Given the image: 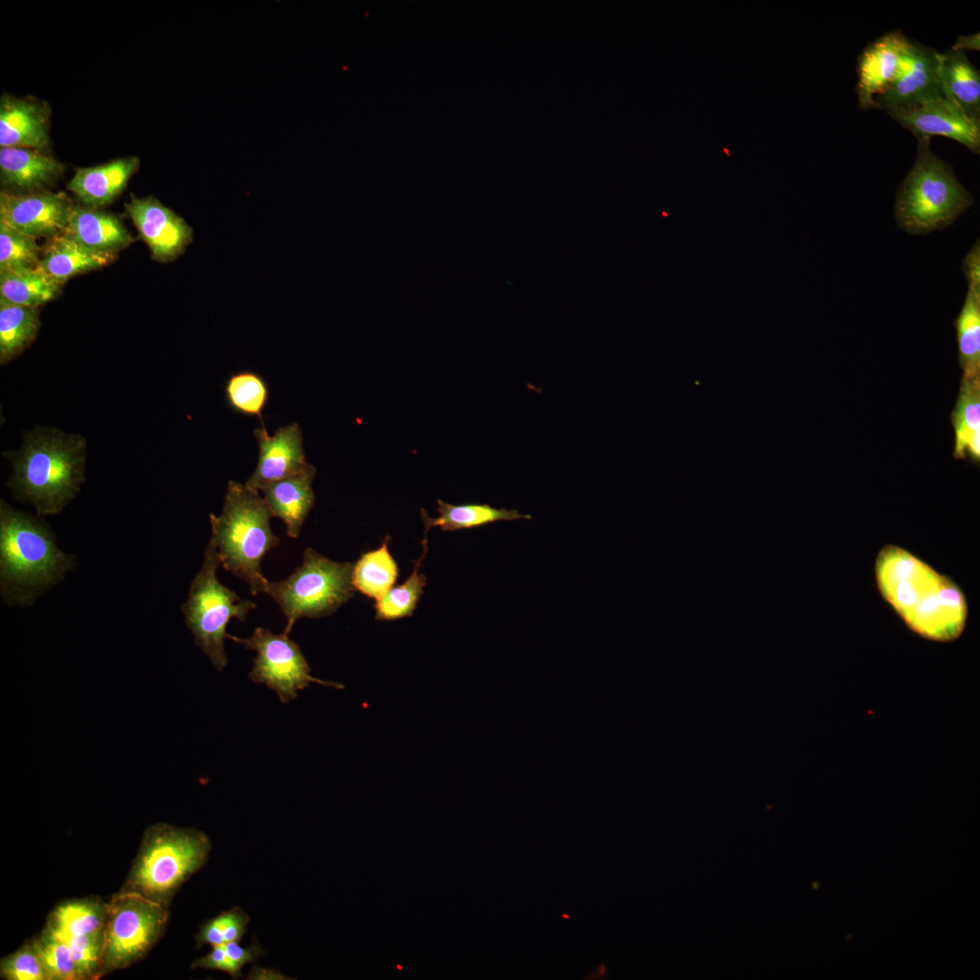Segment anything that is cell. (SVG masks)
Wrapping results in <instances>:
<instances>
[{
  "label": "cell",
  "instance_id": "8fae6325",
  "mask_svg": "<svg viewBox=\"0 0 980 980\" xmlns=\"http://www.w3.org/2000/svg\"><path fill=\"white\" fill-rule=\"evenodd\" d=\"M73 208L64 192L0 193V222L34 239L63 234Z\"/></svg>",
  "mask_w": 980,
  "mask_h": 980
},
{
  "label": "cell",
  "instance_id": "484cf974",
  "mask_svg": "<svg viewBox=\"0 0 980 980\" xmlns=\"http://www.w3.org/2000/svg\"><path fill=\"white\" fill-rule=\"evenodd\" d=\"M438 515L430 517L424 509L421 516L425 529L439 527L443 531H456L487 525L497 521L529 520L530 514L519 513L516 509L495 508L487 504L452 505L442 500L437 501Z\"/></svg>",
  "mask_w": 980,
  "mask_h": 980
},
{
  "label": "cell",
  "instance_id": "ab89813d",
  "mask_svg": "<svg viewBox=\"0 0 980 980\" xmlns=\"http://www.w3.org/2000/svg\"><path fill=\"white\" fill-rule=\"evenodd\" d=\"M979 36H980L979 33L973 34H970V35H960V36H958L956 38V42L952 46L951 49L956 50V51H963V52H965V50H977L978 51L980 49L979 48L980 47V38H979Z\"/></svg>",
  "mask_w": 980,
  "mask_h": 980
},
{
  "label": "cell",
  "instance_id": "ac0fdd59",
  "mask_svg": "<svg viewBox=\"0 0 980 980\" xmlns=\"http://www.w3.org/2000/svg\"><path fill=\"white\" fill-rule=\"evenodd\" d=\"M962 270L968 282L964 305L955 320L958 342L959 365L963 377L980 373V248L979 241L964 259Z\"/></svg>",
  "mask_w": 980,
  "mask_h": 980
},
{
  "label": "cell",
  "instance_id": "3957f363",
  "mask_svg": "<svg viewBox=\"0 0 980 980\" xmlns=\"http://www.w3.org/2000/svg\"><path fill=\"white\" fill-rule=\"evenodd\" d=\"M74 565V556L58 548L44 521L1 501L0 587L6 603H32Z\"/></svg>",
  "mask_w": 980,
  "mask_h": 980
},
{
  "label": "cell",
  "instance_id": "8d00e7d4",
  "mask_svg": "<svg viewBox=\"0 0 980 980\" xmlns=\"http://www.w3.org/2000/svg\"><path fill=\"white\" fill-rule=\"evenodd\" d=\"M5 975L14 980H42L48 978L35 948H24L10 956L2 967Z\"/></svg>",
  "mask_w": 980,
  "mask_h": 980
},
{
  "label": "cell",
  "instance_id": "5bb4252c",
  "mask_svg": "<svg viewBox=\"0 0 980 980\" xmlns=\"http://www.w3.org/2000/svg\"><path fill=\"white\" fill-rule=\"evenodd\" d=\"M938 55L933 48L911 41L898 74L876 98V108L887 112L945 97Z\"/></svg>",
  "mask_w": 980,
  "mask_h": 980
},
{
  "label": "cell",
  "instance_id": "74e56055",
  "mask_svg": "<svg viewBox=\"0 0 980 980\" xmlns=\"http://www.w3.org/2000/svg\"><path fill=\"white\" fill-rule=\"evenodd\" d=\"M226 954L230 960L233 978H239L241 974L240 970L242 966L254 961L259 956L264 954L259 946H252L250 947H241L238 942H229L223 944Z\"/></svg>",
  "mask_w": 980,
  "mask_h": 980
},
{
  "label": "cell",
  "instance_id": "d590c367",
  "mask_svg": "<svg viewBox=\"0 0 980 980\" xmlns=\"http://www.w3.org/2000/svg\"><path fill=\"white\" fill-rule=\"evenodd\" d=\"M63 940L70 949L81 976L91 975L102 959V933L88 935H64L48 930Z\"/></svg>",
  "mask_w": 980,
  "mask_h": 980
},
{
  "label": "cell",
  "instance_id": "60d3db41",
  "mask_svg": "<svg viewBox=\"0 0 980 980\" xmlns=\"http://www.w3.org/2000/svg\"><path fill=\"white\" fill-rule=\"evenodd\" d=\"M250 978L252 979H287V977H282L284 975H282L281 973L278 971L260 967L253 968V971L252 973H250Z\"/></svg>",
  "mask_w": 980,
  "mask_h": 980
},
{
  "label": "cell",
  "instance_id": "d6a6232c",
  "mask_svg": "<svg viewBox=\"0 0 980 980\" xmlns=\"http://www.w3.org/2000/svg\"><path fill=\"white\" fill-rule=\"evenodd\" d=\"M103 926V916L95 905L72 902L54 911L49 930L64 935H88L101 933Z\"/></svg>",
  "mask_w": 980,
  "mask_h": 980
},
{
  "label": "cell",
  "instance_id": "4dcf8cb0",
  "mask_svg": "<svg viewBox=\"0 0 980 980\" xmlns=\"http://www.w3.org/2000/svg\"><path fill=\"white\" fill-rule=\"evenodd\" d=\"M224 391L226 401L234 412L262 421L270 391L260 375L250 370L235 373L227 380Z\"/></svg>",
  "mask_w": 980,
  "mask_h": 980
},
{
  "label": "cell",
  "instance_id": "836d02e7",
  "mask_svg": "<svg viewBox=\"0 0 980 980\" xmlns=\"http://www.w3.org/2000/svg\"><path fill=\"white\" fill-rule=\"evenodd\" d=\"M34 948L48 978L73 980L81 976L67 945L49 931Z\"/></svg>",
  "mask_w": 980,
  "mask_h": 980
},
{
  "label": "cell",
  "instance_id": "52a82bcc",
  "mask_svg": "<svg viewBox=\"0 0 980 980\" xmlns=\"http://www.w3.org/2000/svg\"><path fill=\"white\" fill-rule=\"evenodd\" d=\"M220 564L217 551L209 542L201 567L191 583L181 609L196 644L213 666L222 671L228 662L224 641L229 636L226 632L229 622L232 618L243 622L256 605L240 600L236 593L219 582L216 572Z\"/></svg>",
  "mask_w": 980,
  "mask_h": 980
},
{
  "label": "cell",
  "instance_id": "d4e9b609",
  "mask_svg": "<svg viewBox=\"0 0 980 980\" xmlns=\"http://www.w3.org/2000/svg\"><path fill=\"white\" fill-rule=\"evenodd\" d=\"M956 458H980V377H963L958 399L952 414Z\"/></svg>",
  "mask_w": 980,
  "mask_h": 980
},
{
  "label": "cell",
  "instance_id": "30bf717a",
  "mask_svg": "<svg viewBox=\"0 0 980 980\" xmlns=\"http://www.w3.org/2000/svg\"><path fill=\"white\" fill-rule=\"evenodd\" d=\"M229 639L257 652L254 666L249 677L255 683H262L274 691L280 701L287 703L297 698L299 691L315 682L327 687L343 689L341 683L317 679L310 674V668L299 646L286 633H274L270 629L258 627L251 636Z\"/></svg>",
  "mask_w": 980,
  "mask_h": 980
},
{
  "label": "cell",
  "instance_id": "83f0119b",
  "mask_svg": "<svg viewBox=\"0 0 980 980\" xmlns=\"http://www.w3.org/2000/svg\"><path fill=\"white\" fill-rule=\"evenodd\" d=\"M388 541L389 536H386L380 547L362 554L352 569L354 589L376 601L392 588L399 573L388 550Z\"/></svg>",
  "mask_w": 980,
  "mask_h": 980
},
{
  "label": "cell",
  "instance_id": "8992f818",
  "mask_svg": "<svg viewBox=\"0 0 980 980\" xmlns=\"http://www.w3.org/2000/svg\"><path fill=\"white\" fill-rule=\"evenodd\" d=\"M353 564L334 562L311 548L303 553L299 567L280 582H268L265 593L279 606L289 634L301 618H319L331 614L353 597Z\"/></svg>",
  "mask_w": 980,
  "mask_h": 980
},
{
  "label": "cell",
  "instance_id": "f546056e",
  "mask_svg": "<svg viewBox=\"0 0 980 980\" xmlns=\"http://www.w3.org/2000/svg\"><path fill=\"white\" fill-rule=\"evenodd\" d=\"M422 544V554L415 562L414 569L407 579L402 584L392 587L382 598L376 601L374 608L377 620L394 621L413 614L426 585V576L420 572V568L427 552L426 536Z\"/></svg>",
  "mask_w": 980,
  "mask_h": 980
},
{
  "label": "cell",
  "instance_id": "4fadbf2b",
  "mask_svg": "<svg viewBox=\"0 0 980 980\" xmlns=\"http://www.w3.org/2000/svg\"><path fill=\"white\" fill-rule=\"evenodd\" d=\"M916 138L944 136L980 152V121L968 117L946 97H939L907 108L887 112Z\"/></svg>",
  "mask_w": 980,
  "mask_h": 980
},
{
  "label": "cell",
  "instance_id": "7c38bea8",
  "mask_svg": "<svg viewBox=\"0 0 980 980\" xmlns=\"http://www.w3.org/2000/svg\"><path fill=\"white\" fill-rule=\"evenodd\" d=\"M124 207L153 260L162 263L173 261L192 242L191 227L155 197L138 198L132 194Z\"/></svg>",
  "mask_w": 980,
  "mask_h": 980
},
{
  "label": "cell",
  "instance_id": "e575fe53",
  "mask_svg": "<svg viewBox=\"0 0 980 980\" xmlns=\"http://www.w3.org/2000/svg\"><path fill=\"white\" fill-rule=\"evenodd\" d=\"M250 917L239 907L225 911L211 919L202 927L198 940L201 944L217 946L239 942L245 933Z\"/></svg>",
  "mask_w": 980,
  "mask_h": 980
},
{
  "label": "cell",
  "instance_id": "603a6c76",
  "mask_svg": "<svg viewBox=\"0 0 980 980\" xmlns=\"http://www.w3.org/2000/svg\"><path fill=\"white\" fill-rule=\"evenodd\" d=\"M116 257L117 254L95 251L60 234L50 239L37 268L63 285L73 276L108 265Z\"/></svg>",
  "mask_w": 980,
  "mask_h": 980
},
{
  "label": "cell",
  "instance_id": "7402d4cb",
  "mask_svg": "<svg viewBox=\"0 0 980 980\" xmlns=\"http://www.w3.org/2000/svg\"><path fill=\"white\" fill-rule=\"evenodd\" d=\"M63 234L91 250L112 254L133 242L116 216L90 207L74 206Z\"/></svg>",
  "mask_w": 980,
  "mask_h": 980
},
{
  "label": "cell",
  "instance_id": "277c9868",
  "mask_svg": "<svg viewBox=\"0 0 980 980\" xmlns=\"http://www.w3.org/2000/svg\"><path fill=\"white\" fill-rule=\"evenodd\" d=\"M271 513L258 491L229 481L220 515L210 514L211 538L223 568L245 581L253 595L264 593L268 580L260 562L279 539L271 532Z\"/></svg>",
  "mask_w": 980,
  "mask_h": 980
},
{
  "label": "cell",
  "instance_id": "5b68a950",
  "mask_svg": "<svg viewBox=\"0 0 980 980\" xmlns=\"http://www.w3.org/2000/svg\"><path fill=\"white\" fill-rule=\"evenodd\" d=\"M913 167L896 194L894 215L908 234L925 235L952 224L974 202L951 166L931 150L930 138H918Z\"/></svg>",
  "mask_w": 980,
  "mask_h": 980
},
{
  "label": "cell",
  "instance_id": "f35d334b",
  "mask_svg": "<svg viewBox=\"0 0 980 980\" xmlns=\"http://www.w3.org/2000/svg\"><path fill=\"white\" fill-rule=\"evenodd\" d=\"M193 967L220 970L231 975V965L223 945L213 946L211 953L193 962Z\"/></svg>",
  "mask_w": 980,
  "mask_h": 980
},
{
  "label": "cell",
  "instance_id": "ffe728a7",
  "mask_svg": "<svg viewBox=\"0 0 980 980\" xmlns=\"http://www.w3.org/2000/svg\"><path fill=\"white\" fill-rule=\"evenodd\" d=\"M139 166L140 159L130 156L93 167L76 168L67 189L87 207L98 209L121 195Z\"/></svg>",
  "mask_w": 980,
  "mask_h": 980
},
{
  "label": "cell",
  "instance_id": "4316f807",
  "mask_svg": "<svg viewBox=\"0 0 980 980\" xmlns=\"http://www.w3.org/2000/svg\"><path fill=\"white\" fill-rule=\"evenodd\" d=\"M62 285L39 268L0 272V300L38 308L57 298Z\"/></svg>",
  "mask_w": 980,
  "mask_h": 980
},
{
  "label": "cell",
  "instance_id": "6da1fadb",
  "mask_svg": "<svg viewBox=\"0 0 980 980\" xmlns=\"http://www.w3.org/2000/svg\"><path fill=\"white\" fill-rule=\"evenodd\" d=\"M876 576L883 597L915 632L938 642L953 641L962 633L966 602L947 577L893 545L878 554Z\"/></svg>",
  "mask_w": 980,
  "mask_h": 980
},
{
  "label": "cell",
  "instance_id": "9c48e42d",
  "mask_svg": "<svg viewBox=\"0 0 980 980\" xmlns=\"http://www.w3.org/2000/svg\"><path fill=\"white\" fill-rule=\"evenodd\" d=\"M167 919L163 906L137 892L122 894L107 907L102 959L110 967L127 965L156 940Z\"/></svg>",
  "mask_w": 980,
  "mask_h": 980
},
{
  "label": "cell",
  "instance_id": "1f68e13d",
  "mask_svg": "<svg viewBox=\"0 0 980 980\" xmlns=\"http://www.w3.org/2000/svg\"><path fill=\"white\" fill-rule=\"evenodd\" d=\"M40 253L35 239L0 222V272L37 268Z\"/></svg>",
  "mask_w": 980,
  "mask_h": 980
},
{
  "label": "cell",
  "instance_id": "ba28073f",
  "mask_svg": "<svg viewBox=\"0 0 980 980\" xmlns=\"http://www.w3.org/2000/svg\"><path fill=\"white\" fill-rule=\"evenodd\" d=\"M210 841L202 832L162 825L153 831L133 881L143 893L162 898L207 860Z\"/></svg>",
  "mask_w": 980,
  "mask_h": 980
},
{
  "label": "cell",
  "instance_id": "2e32d148",
  "mask_svg": "<svg viewBox=\"0 0 980 980\" xmlns=\"http://www.w3.org/2000/svg\"><path fill=\"white\" fill-rule=\"evenodd\" d=\"M911 40L894 31L870 43L858 57L857 93L860 108H876V98L892 83Z\"/></svg>",
  "mask_w": 980,
  "mask_h": 980
},
{
  "label": "cell",
  "instance_id": "f1b7e54d",
  "mask_svg": "<svg viewBox=\"0 0 980 980\" xmlns=\"http://www.w3.org/2000/svg\"><path fill=\"white\" fill-rule=\"evenodd\" d=\"M40 328L38 308L0 300V362L20 355L35 338Z\"/></svg>",
  "mask_w": 980,
  "mask_h": 980
},
{
  "label": "cell",
  "instance_id": "cb8c5ba5",
  "mask_svg": "<svg viewBox=\"0 0 980 980\" xmlns=\"http://www.w3.org/2000/svg\"><path fill=\"white\" fill-rule=\"evenodd\" d=\"M938 74L945 97L980 121V73L965 52L950 49L939 54Z\"/></svg>",
  "mask_w": 980,
  "mask_h": 980
},
{
  "label": "cell",
  "instance_id": "7a4b0ae2",
  "mask_svg": "<svg viewBox=\"0 0 980 980\" xmlns=\"http://www.w3.org/2000/svg\"><path fill=\"white\" fill-rule=\"evenodd\" d=\"M23 438L18 451L3 452L13 466L7 486L14 498L33 505L38 515L56 514L84 481L85 438L44 426L24 432Z\"/></svg>",
  "mask_w": 980,
  "mask_h": 980
},
{
  "label": "cell",
  "instance_id": "9a60e30c",
  "mask_svg": "<svg viewBox=\"0 0 980 980\" xmlns=\"http://www.w3.org/2000/svg\"><path fill=\"white\" fill-rule=\"evenodd\" d=\"M258 443L257 466L245 485L261 491L269 484L297 475L308 469L303 446V435L299 425L293 422L278 427L270 435L263 422L254 430Z\"/></svg>",
  "mask_w": 980,
  "mask_h": 980
},
{
  "label": "cell",
  "instance_id": "d6986e66",
  "mask_svg": "<svg viewBox=\"0 0 980 980\" xmlns=\"http://www.w3.org/2000/svg\"><path fill=\"white\" fill-rule=\"evenodd\" d=\"M64 172L63 164L34 149L0 148V179L4 191L34 193L52 185Z\"/></svg>",
  "mask_w": 980,
  "mask_h": 980
},
{
  "label": "cell",
  "instance_id": "44dd1931",
  "mask_svg": "<svg viewBox=\"0 0 980 980\" xmlns=\"http://www.w3.org/2000/svg\"><path fill=\"white\" fill-rule=\"evenodd\" d=\"M316 468L310 466L297 475L272 482L260 492L273 516L283 521L287 534L297 538L311 510L315 496L312 482Z\"/></svg>",
  "mask_w": 980,
  "mask_h": 980
},
{
  "label": "cell",
  "instance_id": "e0dca14e",
  "mask_svg": "<svg viewBox=\"0 0 980 980\" xmlns=\"http://www.w3.org/2000/svg\"><path fill=\"white\" fill-rule=\"evenodd\" d=\"M49 111L32 98L5 94L0 102V146L44 152L49 145Z\"/></svg>",
  "mask_w": 980,
  "mask_h": 980
}]
</instances>
